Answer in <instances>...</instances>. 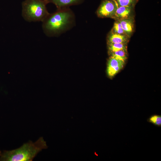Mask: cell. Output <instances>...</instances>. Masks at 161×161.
<instances>
[{
    "label": "cell",
    "instance_id": "6da1fadb",
    "mask_svg": "<svg viewBox=\"0 0 161 161\" xmlns=\"http://www.w3.org/2000/svg\"><path fill=\"white\" fill-rule=\"evenodd\" d=\"M44 32L49 37L58 36L70 30L75 24V17L69 8L57 9L49 13L42 21Z\"/></svg>",
    "mask_w": 161,
    "mask_h": 161
},
{
    "label": "cell",
    "instance_id": "7a4b0ae2",
    "mask_svg": "<svg viewBox=\"0 0 161 161\" xmlns=\"http://www.w3.org/2000/svg\"><path fill=\"white\" fill-rule=\"evenodd\" d=\"M47 147L46 142L41 137L35 143L30 141L16 149L4 151L0 161H32L39 152Z\"/></svg>",
    "mask_w": 161,
    "mask_h": 161
},
{
    "label": "cell",
    "instance_id": "3957f363",
    "mask_svg": "<svg viewBox=\"0 0 161 161\" xmlns=\"http://www.w3.org/2000/svg\"><path fill=\"white\" fill-rule=\"evenodd\" d=\"M47 0H25L22 3V15L29 22L42 21L49 13Z\"/></svg>",
    "mask_w": 161,
    "mask_h": 161
},
{
    "label": "cell",
    "instance_id": "277c9868",
    "mask_svg": "<svg viewBox=\"0 0 161 161\" xmlns=\"http://www.w3.org/2000/svg\"><path fill=\"white\" fill-rule=\"evenodd\" d=\"M118 6L114 0H103L96 13L101 18H113Z\"/></svg>",
    "mask_w": 161,
    "mask_h": 161
},
{
    "label": "cell",
    "instance_id": "5b68a950",
    "mask_svg": "<svg viewBox=\"0 0 161 161\" xmlns=\"http://www.w3.org/2000/svg\"><path fill=\"white\" fill-rule=\"evenodd\" d=\"M125 61L110 56L108 62L107 73L110 78L113 77L123 67Z\"/></svg>",
    "mask_w": 161,
    "mask_h": 161
},
{
    "label": "cell",
    "instance_id": "8992f818",
    "mask_svg": "<svg viewBox=\"0 0 161 161\" xmlns=\"http://www.w3.org/2000/svg\"><path fill=\"white\" fill-rule=\"evenodd\" d=\"M85 0H47L48 3H52L57 9L69 7L71 6L78 5L83 3Z\"/></svg>",
    "mask_w": 161,
    "mask_h": 161
},
{
    "label": "cell",
    "instance_id": "52a82bcc",
    "mask_svg": "<svg viewBox=\"0 0 161 161\" xmlns=\"http://www.w3.org/2000/svg\"><path fill=\"white\" fill-rule=\"evenodd\" d=\"M133 6H118L113 17L119 20L130 18Z\"/></svg>",
    "mask_w": 161,
    "mask_h": 161
},
{
    "label": "cell",
    "instance_id": "ba28073f",
    "mask_svg": "<svg viewBox=\"0 0 161 161\" xmlns=\"http://www.w3.org/2000/svg\"><path fill=\"white\" fill-rule=\"evenodd\" d=\"M128 37L125 35L118 34L111 32L107 37V43H123L127 44Z\"/></svg>",
    "mask_w": 161,
    "mask_h": 161
},
{
    "label": "cell",
    "instance_id": "9c48e42d",
    "mask_svg": "<svg viewBox=\"0 0 161 161\" xmlns=\"http://www.w3.org/2000/svg\"><path fill=\"white\" fill-rule=\"evenodd\" d=\"M118 21L120 23L126 35L129 37L133 31V20L129 18L119 20Z\"/></svg>",
    "mask_w": 161,
    "mask_h": 161
},
{
    "label": "cell",
    "instance_id": "30bf717a",
    "mask_svg": "<svg viewBox=\"0 0 161 161\" xmlns=\"http://www.w3.org/2000/svg\"><path fill=\"white\" fill-rule=\"evenodd\" d=\"M109 53L120 50H127L126 44L123 43H107Z\"/></svg>",
    "mask_w": 161,
    "mask_h": 161
},
{
    "label": "cell",
    "instance_id": "8fae6325",
    "mask_svg": "<svg viewBox=\"0 0 161 161\" xmlns=\"http://www.w3.org/2000/svg\"><path fill=\"white\" fill-rule=\"evenodd\" d=\"M111 56L125 61L127 58V50H122L110 53Z\"/></svg>",
    "mask_w": 161,
    "mask_h": 161
},
{
    "label": "cell",
    "instance_id": "7c38bea8",
    "mask_svg": "<svg viewBox=\"0 0 161 161\" xmlns=\"http://www.w3.org/2000/svg\"><path fill=\"white\" fill-rule=\"evenodd\" d=\"M148 122L152 123L155 126H161V115L154 114L151 115L147 120Z\"/></svg>",
    "mask_w": 161,
    "mask_h": 161
},
{
    "label": "cell",
    "instance_id": "4fadbf2b",
    "mask_svg": "<svg viewBox=\"0 0 161 161\" xmlns=\"http://www.w3.org/2000/svg\"><path fill=\"white\" fill-rule=\"evenodd\" d=\"M118 6H134L138 0H114Z\"/></svg>",
    "mask_w": 161,
    "mask_h": 161
},
{
    "label": "cell",
    "instance_id": "5bb4252c",
    "mask_svg": "<svg viewBox=\"0 0 161 161\" xmlns=\"http://www.w3.org/2000/svg\"><path fill=\"white\" fill-rule=\"evenodd\" d=\"M112 32L118 34L126 35L120 23L118 21L114 23Z\"/></svg>",
    "mask_w": 161,
    "mask_h": 161
},
{
    "label": "cell",
    "instance_id": "9a60e30c",
    "mask_svg": "<svg viewBox=\"0 0 161 161\" xmlns=\"http://www.w3.org/2000/svg\"><path fill=\"white\" fill-rule=\"evenodd\" d=\"M1 151H0V156L1 155Z\"/></svg>",
    "mask_w": 161,
    "mask_h": 161
}]
</instances>
